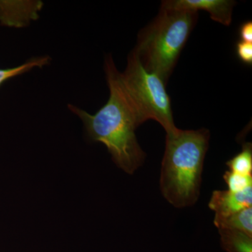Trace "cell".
Returning <instances> with one entry per match:
<instances>
[{"label":"cell","mask_w":252,"mask_h":252,"mask_svg":"<svg viewBox=\"0 0 252 252\" xmlns=\"http://www.w3.org/2000/svg\"><path fill=\"white\" fill-rule=\"evenodd\" d=\"M104 68L109 89L107 103L94 114L71 104L68 108L82 121L86 138L104 144L116 165L132 175L145 158L135 135L140 125L122 90L111 55L106 56Z\"/></svg>","instance_id":"1"},{"label":"cell","mask_w":252,"mask_h":252,"mask_svg":"<svg viewBox=\"0 0 252 252\" xmlns=\"http://www.w3.org/2000/svg\"><path fill=\"white\" fill-rule=\"evenodd\" d=\"M210 137V131L205 128H177L166 133L160 190L164 198L177 208L192 206L198 201Z\"/></svg>","instance_id":"2"},{"label":"cell","mask_w":252,"mask_h":252,"mask_svg":"<svg viewBox=\"0 0 252 252\" xmlns=\"http://www.w3.org/2000/svg\"><path fill=\"white\" fill-rule=\"evenodd\" d=\"M198 18L193 11L160 6L155 19L139 33L132 50L143 67L166 84Z\"/></svg>","instance_id":"3"},{"label":"cell","mask_w":252,"mask_h":252,"mask_svg":"<svg viewBox=\"0 0 252 252\" xmlns=\"http://www.w3.org/2000/svg\"><path fill=\"white\" fill-rule=\"evenodd\" d=\"M119 82L139 124L149 119L157 121L167 132L177 128L172 114L171 102L165 83L154 72L147 70L132 51Z\"/></svg>","instance_id":"4"},{"label":"cell","mask_w":252,"mask_h":252,"mask_svg":"<svg viewBox=\"0 0 252 252\" xmlns=\"http://www.w3.org/2000/svg\"><path fill=\"white\" fill-rule=\"evenodd\" d=\"M44 7L41 0H0V24L23 28L39 19Z\"/></svg>","instance_id":"5"},{"label":"cell","mask_w":252,"mask_h":252,"mask_svg":"<svg viewBox=\"0 0 252 252\" xmlns=\"http://www.w3.org/2000/svg\"><path fill=\"white\" fill-rule=\"evenodd\" d=\"M235 4V1L230 0H169L162 1L161 6L196 13L200 10L206 11L213 21L228 26L231 23Z\"/></svg>","instance_id":"6"},{"label":"cell","mask_w":252,"mask_h":252,"mask_svg":"<svg viewBox=\"0 0 252 252\" xmlns=\"http://www.w3.org/2000/svg\"><path fill=\"white\" fill-rule=\"evenodd\" d=\"M252 205V187L240 192L215 190L209 207L215 212V217H225L251 207Z\"/></svg>","instance_id":"7"},{"label":"cell","mask_w":252,"mask_h":252,"mask_svg":"<svg viewBox=\"0 0 252 252\" xmlns=\"http://www.w3.org/2000/svg\"><path fill=\"white\" fill-rule=\"evenodd\" d=\"M214 223L218 229L238 230L252 237V207L228 216L215 217Z\"/></svg>","instance_id":"8"},{"label":"cell","mask_w":252,"mask_h":252,"mask_svg":"<svg viewBox=\"0 0 252 252\" xmlns=\"http://www.w3.org/2000/svg\"><path fill=\"white\" fill-rule=\"evenodd\" d=\"M220 245L226 252H252V237L235 230L219 229Z\"/></svg>","instance_id":"9"},{"label":"cell","mask_w":252,"mask_h":252,"mask_svg":"<svg viewBox=\"0 0 252 252\" xmlns=\"http://www.w3.org/2000/svg\"><path fill=\"white\" fill-rule=\"evenodd\" d=\"M51 61V58L49 56H39V57L32 58L17 67L0 69V86L11 78L18 77L25 73L30 72L34 68L45 67L50 64Z\"/></svg>","instance_id":"10"},{"label":"cell","mask_w":252,"mask_h":252,"mask_svg":"<svg viewBox=\"0 0 252 252\" xmlns=\"http://www.w3.org/2000/svg\"><path fill=\"white\" fill-rule=\"evenodd\" d=\"M229 171L240 175H252V145L245 142L241 152L226 162Z\"/></svg>","instance_id":"11"},{"label":"cell","mask_w":252,"mask_h":252,"mask_svg":"<svg viewBox=\"0 0 252 252\" xmlns=\"http://www.w3.org/2000/svg\"><path fill=\"white\" fill-rule=\"evenodd\" d=\"M223 180L230 191L240 192L252 187V175H240L228 170L225 172Z\"/></svg>","instance_id":"12"},{"label":"cell","mask_w":252,"mask_h":252,"mask_svg":"<svg viewBox=\"0 0 252 252\" xmlns=\"http://www.w3.org/2000/svg\"><path fill=\"white\" fill-rule=\"evenodd\" d=\"M236 54L244 64L251 66L252 64V43L238 41L236 44Z\"/></svg>","instance_id":"13"},{"label":"cell","mask_w":252,"mask_h":252,"mask_svg":"<svg viewBox=\"0 0 252 252\" xmlns=\"http://www.w3.org/2000/svg\"><path fill=\"white\" fill-rule=\"evenodd\" d=\"M239 34H240L241 41L252 43V22L251 21H246L240 26Z\"/></svg>","instance_id":"14"}]
</instances>
